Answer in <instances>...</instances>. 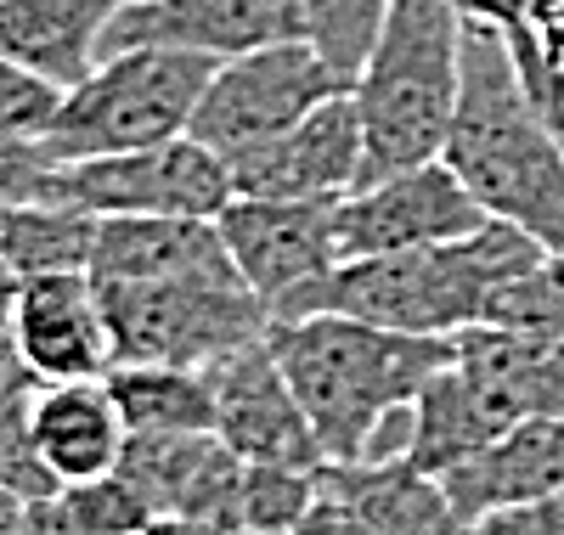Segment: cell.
<instances>
[{"mask_svg":"<svg viewBox=\"0 0 564 535\" xmlns=\"http://www.w3.org/2000/svg\"><path fill=\"white\" fill-rule=\"evenodd\" d=\"M463 23H491V29H513L525 23V0H446Z\"/></svg>","mask_w":564,"mask_h":535,"instance_id":"d590c367","label":"cell"},{"mask_svg":"<svg viewBox=\"0 0 564 535\" xmlns=\"http://www.w3.org/2000/svg\"><path fill=\"white\" fill-rule=\"evenodd\" d=\"M148 535H231V529H220V524H209V518H181V513H159Z\"/></svg>","mask_w":564,"mask_h":535,"instance_id":"74e56055","label":"cell"},{"mask_svg":"<svg viewBox=\"0 0 564 535\" xmlns=\"http://www.w3.org/2000/svg\"><path fill=\"white\" fill-rule=\"evenodd\" d=\"M108 389L130 434H215V383L204 367H113Z\"/></svg>","mask_w":564,"mask_h":535,"instance_id":"603a6c76","label":"cell"},{"mask_svg":"<svg viewBox=\"0 0 564 535\" xmlns=\"http://www.w3.org/2000/svg\"><path fill=\"white\" fill-rule=\"evenodd\" d=\"M300 12H305V40L350 85L372 52V40H379V29H384L390 0H300Z\"/></svg>","mask_w":564,"mask_h":535,"instance_id":"d4e9b609","label":"cell"},{"mask_svg":"<svg viewBox=\"0 0 564 535\" xmlns=\"http://www.w3.org/2000/svg\"><path fill=\"white\" fill-rule=\"evenodd\" d=\"M85 271L97 282H243L215 220H175V215L97 220Z\"/></svg>","mask_w":564,"mask_h":535,"instance_id":"2e32d148","label":"cell"},{"mask_svg":"<svg viewBox=\"0 0 564 535\" xmlns=\"http://www.w3.org/2000/svg\"><path fill=\"white\" fill-rule=\"evenodd\" d=\"M446 164L491 220L525 231L542 254H564V153L531 108L508 34L491 23H463Z\"/></svg>","mask_w":564,"mask_h":535,"instance_id":"7a4b0ae2","label":"cell"},{"mask_svg":"<svg viewBox=\"0 0 564 535\" xmlns=\"http://www.w3.org/2000/svg\"><path fill=\"white\" fill-rule=\"evenodd\" d=\"M220 242L243 287L276 316L294 294L322 282L339 254V204H300V198H231L220 215Z\"/></svg>","mask_w":564,"mask_h":535,"instance_id":"9c48e42d","label":"cell"},{"mask_svg":"<svg viewBox=\"0 0 564 535\" xmlns=\"http://www.w3.org/2000/svg\"><path fill=\"white\" fill-rule=\"evenodd\" d=\"M18 287H23V276L7 265V260H0V327H7L12 321V305H18Z\"/></svg>","mask_w":564,"mask_h":535,"instance_id":"60d3db41","label":"cell"},{"mask_svg":"<svg viewBox=\"0 0 564 535\" xmlns=\"http://www.w3.org/2000/svg\"><path fill=\"white\" fill-rule=\"evenodd\" d=\"M12 338L40 383H79V378H108L113 338L102 316V294L90 271H40L23 276L18 305H12Z\"/></svg>","mask_w":564,"mask_h":535,"instance_id":"5bb4252c","label":"cell"},{"mask_svg":"<svg viewBox=\"0 0 564 535\" xmlns=\"http://www.w3.org/2000/svg\"><path fill=\"white\" fill-rule=\"evenodd\" d=\"M97 220L68 204H12L0 198V260L18 276L40 271H85Z\"/></svg>","mask_w":564,"mask_h":535,"instance_id":"cb8c5ba5","label":"cell"},{"mask_svg":"<svg viewBox=\"0 0 564 535\" xmlns=\"http://www.w3.org/2000/svg\"><path fill=\"white\" fill-rule=\"evenodd\" d=\"M23 535H79L74 518H68V507H63V491H57V496H45V502H29V524H23Z\"/></svg>","mask_w":564,"mask_h":535,"instance_id":"8d00e7d4","label":"cell"},{"mask_svg":"<svg viewBox=\"0 0 564 535\" xmlns=\"http://www.w3.org/2000/svg\"><path fill=\"white\" fill-rule=\"evenodd\" d=\"M209 383H215V434L226 440V451H238L243 462L327 468V457L316 446V428L305 423L265 338L215 361Z\"/></svg>","mask_w":564,"mask_h":535,"instance_id":"7c38bea8","label":"cell"},{"mask_svg":"<svg viewBox=\"0 0 564 535\" xmlns=\"http://www.w3.org/2000/svg\"><path fill=\"white\" fill-rule=\"evenodd\" d=\"M542 265V249L502 220L468 231L457 242H430V249L406 254H372V260H345L305 294H294L276 316H356L390 332L412 338H457L463 327L491 321V305L508 282Z\"/></svg>","mask_w":564,"mask_h":535,"instance_id":"3957f363","label":"cell"},{"mask_svg":"<svg viewBox=\"0 0 564 535\" xmlns=\"http://www.w3.org/2000/svg\"><path fill=\"white\" fill-rule=\"evenodd\" d=\"M29 428L45 468L57 473V484H85L119 473L130 428L113 401L108 378H79V383H40L29 401Z\"/></svg>","mask_w":564,"mask_h":535,"instance_id":"d6986e66","label":"cell"},{"mask_svg":"<svg viewBox=\"0 0 564 535\" xmlns=\"http://www.w3.org/2000/svg\"><path fill=\"white\" fill-rule=\"evenodd\" d=\"M119 473L159 513L209 518L220 529H238L243 457L226 451L220 434H130Z\"/></svg>","mask_w":564,"mask_h":535,"instance_id":"9a60e30c","label":"cell"},{"mask_svg":"<svg viewBox=\"0 0 564 535\" xmlns=\"http://www.w3.org/2000/svg\"><path fill=\"white\" fill-rule=\"evenodd\" d=\"M508 428H513V417L457 361H446L430 383L417 389V401H412V446H406V462L417 473L441 479L457 462L480 457L497 434H508Z\"/></svg>","mask_w":564,"mask_h":535,"instance_id":"7402d4cb","label":"cell"},{"mask_svg":"<svg viewBox=\"0 0 564 535\" xmlns=\"http://www.w3.org/2000/svg\"><path fill=\"white\" fill-rule=\"evenodd\" d=\"M491 321L525 332H564V254H542L536 271L508 282L491 305Z\"/></svg>","mask_w":564,"mask_h":535,"instance_id":"83f0119b","label":"cell"},{"mask_svg":"<svg viewBox=\"0 0 564 535\" xmlns=\"http://www.w3.org/2000/svg\"><path fill=\"white\" fill-rule=\"evenodd\" d=\"M294 535H367V524H361L339 496H327V491H322V502L305 513V524H300Z\"/></svg>","mask_w":564,"mask_h":535,"instance_id":"e575fe53","label":"cell"},{"mask_svg":"<svg viewBox=\"0 0 564 535\" xmlns=\"http://www.w3.org/2000/svg\"><path fill=\"white\" fill-rule=\"evenodd\" d=\"M265 345L327 462H406L412 401L452 361V338H412L334 310L271 316Z\"/></svg>","mask_w":564,"mask_h":535,"instance_id":"6da1fadb","label":"cell"},{"mask_svg":"<svg viewBox=\"0 0 564 535\" xmlns=\"http://www.w3.org/2000/svg\"><path fill=\"white\" fill-rule=\"evenodd\" d=\"M305 40L300 0H135L119 12L108 52L130 45H170V52H193L209 63H231L265 52V45Z\"/></svg>","mask_w":564,"mask_h":535,"instance_id":"4fadbf2b","label":"cell"},{"mask_svg":"<svg viewBox=\"0 0 564 535\" xmlns=\"http://www.w3.org/2000/svg\"><path fill=\"white\" fill-rule=\"evenodd\" d=\"M525 29H536V40L547 45V52L564 63V7H553V12H542V18H531Z\"/></svg>","mask_w":564,"mask_h":535,"instance_id":"f35d334b","label":"cell"},{"mask_svg":"<svg viewBox=\"0 0 564 535\" xmlns=\"http://www.w3.org/2000/svg\"><path fill=\"white\" fill-rule=\"evenodd\" d=\"M502 34L513 45V68H520V79H525V96H531L542 130L553 135V148L564 153V63L547 52V45L536 40V29H525V23H513Z\"/></svg>","mask_w":564,"mask_h":535,"instance_id":"f546056e","label":"cell"},{"mask_svg":"<svg viewBox=\"0 0 564 535\" xmlns=\"http://www.w3.org/2000/svg\"><path fill=\"white\" fill-rule=\"evenodd\" d=\"M475 535H564V491L525 502V507H508L475 524Z\"/></svg>","mask_w":564,"mask_h":535,"instance_id":"d6a6232c","label":"cell"},{"mask_svg":"<svg viewBox=\"0 0 564 535\" xmlns=\"http://www.w3.org/2000/svg\"><path fill=\"white\" fill-rule=\"evenodd\" d=\"M238 198H300V204H339L367 175V135L350 90L305 113L282 135L238 153L226 164Z\"/></svg>","mask_w":564,"mask_h":535,"instance_id":"8fae6325","label":"cell"},{"mask_svg":"<svg viewBox=\"0 0 564 535\" xmlns=\"http://www.w3.org/2000/svg\"><path fill=\"white\" fill-rule=\"evenodd\" d=\"M345 90L350 85L322 63L311 40L265 45V52L215 63L198 119H193V141H204L209 153H220L231 164L238 153L282 135L289 124H300L305 113H316L322 102H334Z\"/></svg>","mask_w":564,"mask_h":535,"instance_id":"52a82bcc","label":"cell"},{"mask_svg":"<svg viewBox=\"0 0 564 535\" xmlns=\"http://www.w3.org/2000/svg\"><path fill=\"white\" fill-rule=\"evenodd\" d=\"M238 192L231 170L204 141L175 135L159 148L108 153L68 164L63 175V204L85 209L90 220H124V215H175V220H215Z\"/></svg>","mask_w":564,"mask_h":535,"instance_id":"ba28073f","label":"cell"},{"mask_svg":"<svg viewBox=\"0 0 564 535\" xmlns=\"http://www.w3.org/2000/svg\"><path fill=\"white\" fill-rule=\"evenodd\" d=\"M68 164L45 148V135H7L0 130V198L12 204H63Z\"/></svg>","mask_w":564,"mask_h":535,"instance_id":"f1b7e54d","label":"cell"},{"mask_svg":"<svg viewBox=\"0 0 564 535\" xmlns=\"http://www.w3.org/2000/svg\"><path fill=\"white\" fill-rule=\"evenodd\" d=\"M316 502H322V468L243 462L238 529H300Z\"/></svg>","mask_w":564,"mask_h":535,"instance_id":"484cf974","label":"cell"},{"mask_svg":"<svg viewBox=\"0 0 564 535\" xmlns=\"http://www.w3.org/2000/svg\"><path fill=\"white\" fill-rule=\"evenodd\" d=\"M119 367H215L254 345L271 310L243 282H97Z\"/></svg>","mask_w":564,"mask_h":535,"instance_id":"8992f818","label":"cell"},{"mask_svg":"<svg viewBox=\"0 0 564 535\" xmlns=\"http://www.w3.org/2000/svg\"><path fill=\"white\" fill-rule=\"evenodd\" d=\"M480 226H491L480 198L457 181L446 159H435L417 170H395L384 181H367L350 198H339V254L345 260L406 254L430 249V242H457Z\"/></svg>","mask_w":564,"mask_h":535,"instance_id":"30bf717a","label":"cell"},{"mask_svg":"<svg viewBox=\"0 0 564 535\" xmlns=\"http://www.w3.org/2000/svg\"><path fill=\"white\" fill-rule=\"evenodd\" d=\"M23 524H29V502L0 484V535H23Z\"/></svg>","mask_w":564,"mask_h":535,"instance_id":"ab89813d","label":"cell"},{"mask_svg":"<svg viewBox=\"0 0 564 535\" xmlns=\"http://www.w3.org/2000/svg\"><path fill=\"white\" fill-rule=\"evenodd\" d=\"M231 535H294V529H231Z\"/></svg>","mask_w":564,"mask_h":535,"instance_id":"b9f144b4","label":"cell"},{"mask_svg":"<svg viewBox=\"0 0 564 535\" xmlns=\"http://www.w3.org/2000/svg\"><path fill=\"white\" fill-rule=\"evenodd\" d=\"M322 491L339 496L367 535H475V524L446 502L441 479L412 462H327Z\"/></svg>","mask_w":564,"mask_h":535,"instance_id":"44dd1931","label":"cell"},{"mask_svg":"<svg viewBox=\"0 0 564 535\" xmlns=\"http://www.w3.org/2000/svg\"><path fill=\"white\" fill-rule=\"evenodd\" d=\"M34 389H40L34 367L23 361V350H18L12 327H0V412H18V406H29V401H34Z\"/></svg>","mask_w":564,"mask_h":535,"instance_id":"836d02e7","label":"cell"},{"mask_svg":"<svg viewBox=\"0 0 564 535\" xmlns=\"http://www.w3.org/2000/svg\"><path fill=\"white\" fill-rule=\"evenodd\" d=\"M209 74H215L209 57L170 52V45L108 52L79 85L63 90V108L52 130H45V148L63 164H85V159L135 153V148L193 135Z\"/></svg>","mask_w":564,"mask_h":535,"instance_id":"5b68a950","label":"cell"},{"mask_svg":"<svg viewBox=\"0 0 564 535\" xmlns=\"http://www.w3.org/2000/svg\"><path fill=\"white\" fill-rule=\"evenodd\" d=\"M463 79V18L446 0H390L384 29L350 79L367 135V181L446 159Z\"/></svg>","mask_w":564,"mask_h":535,"instance_id":"277c9868","label":"cell"},{"mask_svg":"<svg viewBox=\"0 0 564 535\" xmlns=\"http://www.w3.org/2000/svg\"><path fill=\"white\" fill-rule=\"evenodd\" d=\"M441 491L468 524L564 491V423H553V417L513 423L480 457L441 473Z\"/></svg>","mask_w":564,"mask_h":535,"instance_id":"e0dca14e","label":"cell"},{"mask_svg":"<svg viewBox=\"0 0 564 535\" xmlns=\"http://www.w3.org/2000/svg\"><path fill=\"white\" fill-rule=\"evenodd\" d=\"M452 361L513 423H525V417L564 423V332H525V327L480 321L452 338Z\"/></svg>","mask_w":564,"mask_h":535,"instance_id":"ac0fdd59","label":"cell"},{"mask_svg":"<svg viewBox=\"0 0 564 535\" xmlns=\"http://www.w3.org/2000/svg\"><path fill=\"white\" fill-rule=\"evenodd\" d=\"M0 484H7V491H18L23 502H45V496L63 491L57 473L45 468V457H40V446H34L29 406L0 412Z\"/></svg>","mask_w":564,"mask_h":535,"instance_id":"1f68e13d","label":"cell"},{"mask_svg":"<svg viewBox=\"0 0 564 535\" xmlns=\"http://www.w3.org/2000/svg\"><path fill=\"white\" fill-rule=\"evenodd\" d=\"M63 507L79 535H148L159 507L135 491L124 473H102L85 484H63Z\"/></svg>","mask_w":564,"mask_h":535,"instance_id":"4316f807","label":"cell"},{"mask_svg":"<svg viewBox=\"0 0 564 535\" xmlns=\"http://www.w3.org/2000/svg\"><path fill=\"white\" fill-rule=\"evenodd\" d=\"M124 7L135 0H0V57L68 90L108 57Z\"/></svg>","mask_w":564,"mask_h":535,"instance_id":"ffe728a7","label":"cell"},{"mask_svg":"<svg viewBox=\"0 0 564 535\" xmlns=\"http://www.w3.org/2000/svg\"><path fill=\"white\" fill-rule=\"evenodd\" d=\"M63 108V85L40 79L34 68L0 57V130L7 135H45Z\"/></svg>","mask_w":564,"mask_h":535,"instance_id":"4dcf8cb0","label":"cell"}]
</instances>
